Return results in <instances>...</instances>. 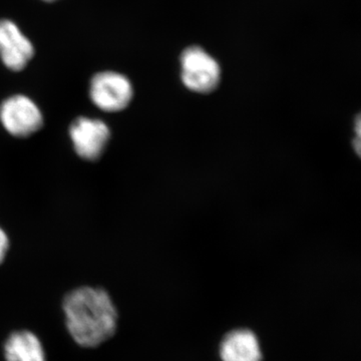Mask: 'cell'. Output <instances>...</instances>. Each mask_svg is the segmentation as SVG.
I'll list each match as a JSON object with an SVG mask.
<instances>
[{"label": "cell", "mask_w": 361, "mask_h": 361, "mask_svg": "<svg viewBox=\"0 0 361 361\" xmlns=\"http://www.w3.org/2000/svg\"><path fill=\"white\" fill-rule=\"evenodd\" d=\"M6 361H47L42 341L30 330H18L4 343Z\"/></svg>", "instance_id": "cell-8"}, {"label": "cell", "mask_w": 361, "mask_h": 361, "mask_svg": "<svg viewBox=\"0 0 361 361\" xmlns=\"http://www.w3.org/2000/svg\"><path fill=\"white\" fill-rule=\"evenodd\" d=\"M0 122L14 137H25L42 128L44 116L37 104L25 94H16L0 106Z\"/></svg>", "instance_id": "cell-4"}, {"label": "cell", "mask_w": 361, "mask_h": 361, "mask_svg": "<svg viewBox=\"0 0 361 361\" xmlns=\"http://www.w3.org/2000/svg\"><path fill=\"white\" fill-rule=\"evenodd\" d=\"M9 242L8 237L6 232L0 228V264L6 258V252L8 250Z\"/></svg>", "instance_id": "cell-9"}, {"label": "cell", "mask_w": 361, "mask_h": 361, "mask_svg": "<svg viewBox=\"0 0 361 361\" xmlns=\"http://www.w3.org/2000/svg\"><path fill=\"white\" fill-rule=\"evenodd\" d=\"M66 326L75 343L96 348L115 336L118 311L104 289L80 287L63 299Z\"/></svg>", "instance_id": "cell-1"}, {"label": "cell", "mask_w": 361, "mask_h": 361, "mask_svg": "<svg viewBox=\"0 0 361 361\" xmlns=\"http://www.w3.org/2000/svg\"><path fill=\"white\" fill-rule=\"evenodd\" d=\"M223 361H262L257 336L249 329H237L228 334L220 346Z\"/></svg>", "instance_id": "cell-7"}, {"label": "cell", "mask_w": 361, "mask_h": 361, "mask_svg": "<svg viewBox=\"0 0 361 361\" xmlns=\"http://www.w3.org/2000/svg\"><path fill=\"white\" fill-rule=\"evenodd\" d=\"M180 78L191 92L210 94L220 84L219 63L202 47H188L180 56Z\"/></svg>", "instance_id": "cell-2"}, {"label": "cell", "mask_w": 361, "mask_h": 361, "mask_svg": "<svg viewBox=\"0 0 361 361\" xmlns=\"http://www.w3.org/2000/svg\"><path fill=\"white\" fill-rule=\"evenodd\" d=\"M35 56V47L11 20H0V59L8 70L20 71Z\"/></svg>", "instance_id": "cell-6"}, {"label": "cell", "mask_w": 361, "mask_h": 361, "mask_svg": "<svg viewBox=\"0 0 361 361\" xmlns=\"http://www.w3.org/2000/svg\"><path fill=\"white\" fill-rule=\"evenodd\" d=\"M134 97V87L129 78L113 71H101L92 78L90 97L92 104L106 113L125 110Z\"/></svg>", "instance_id": "cell-3"}, {"label": "cell", "mask_w": 361, "mask_h": 361, "mask_svg": "<svg viewBox=\"0 0 361 361\" xmlns=\"http://www.w3.org/2000/svg\"><path fill=\"white\" fill-rule=\"evenodd\" d=\"M44 1L52 2V1H58V0H44Z\"/></svg>", "instance_id": "cell-10"}, {"label": "cell", "mask_w": 361, "mask_h": 361, "mask_svg": "<svg viewBox=\"0 0 361 361\" xmlns=\"http://www.w3.org/2000/svg\"><path fill=\"white\" fill-rule=\"evenodd\" d=\"M70 137L80 158L96 161L103 155L110 140V128L99 118L80 116L71 123Z\"/></svg>", "instance_id": "cell-5"}]
</instances>
